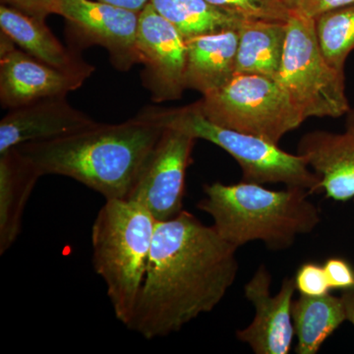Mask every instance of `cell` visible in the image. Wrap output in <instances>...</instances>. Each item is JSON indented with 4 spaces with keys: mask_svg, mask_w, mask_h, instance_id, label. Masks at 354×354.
I'll return each mask as SVG.
<instances>
[{
    "mask_svg": "<svg viewBox=\"0 0 354 354\" xmlns=\"http://www.w3.org/2000/svg\"><path fill=\"white\" fill-rule=\"evenodd\" d=\"M237 248L189 212L157 221L136 309L128 329L144 339L183 330L223 301L239 272Z\"/></svg>",
    "mask_w": 354,
    "mask_h": 354,
    "instance_id": "6da1fadb",
    "label": "cell"
},
{
    "mask_svg": "<svg viewBox=\"0 0 354 354\" xmlns=\"http://www.w3.org/2000/svg\"><path fill=\"white\" fill-rule=\"evenodd\" d=\"M164 130L142 113L118 124L95 122L66 136L28 142L16 148L41 177H70L106 200L127 199Z\"/></svg>",
    "mask_w": 354,
    "mask_h": 354,
    "instance_id": "7a4b0ae2",
    "label": "cell"
},
{
    "mask_svg": "<svg viewBox=\"0 0 354 354\" xmlns=\"http://www.w3.org/2000/svg\"><path fill=\"white\" fill-rule=\"evenodd\" d=\"M197 208L208 214L223 241L239 249L261 241L272 251H285L297 237L310 234L322 221L320 209L304 188L270 190L243 183L204 185Z\"/></svg>",
    "mask_w": 354,
    "mask_h": 354,
    "instance_id": "3957f363",
    "label": "cell"
},
{
    "mask_svg": "<svg viewBox=\"0 0 354 354\" xmlns=\"http://www.w3.org/2000/svg\"><path fill=\"white\" fill-rule=\"evenodd\" d=\"M157 221L129 199L106 200L92 227L93 264L101 277L114 315L129 326L152 249Z\"/></svg>",
    "mask_w": 354,
    "mask_h": 354,
    "instance_id": "277c9868",
    "label": "cell"
},
{
    "mask_svg": "<svg viewBox=\"0 0 354 354\" xmlns=\"http://www.w3.org/2000/svg\"><path fill=\"white\" fill-rule=\"evenodd\" d=\"M144 113L160 127L180 130L220 147L241 167L243 183H281L312 194L319 191L320 179L304 157L286 152L268 140L216 124L204 115L197 102L183 108L146 109Z\"/></svg>",
    "mask_w": 354,
    "mask_h": 354,
    "instance_id": "5b68a950",
    "label": "cell"
},
{
    "mask_svg": "<svg viewBox=\"0 0 354 354\" xmlns=\"http://www.w3.org/2000/svg\"><path fill=\"white\" fill-rule=\"evenodd\" d=\"M197 102L216 124L277 145L306 120L276 79L261 75L235 74Z\"/></svg>",
    "mask_w": 354,
    "mask_h": 354,
    "instance_id": "8992f818",
    "label": "cell"
},
{
    "mask_svg": "<svg viewBox=\"0 0 354 354\" xmlns=\"http://www.w3.org/2000/svg\"><path fill=\"white\" fill-rule=\"evenodd\" d=\"M276 80L306 120L341 118L351 109L346 74L324 57L315 20L295 11L288 21L285 53Z\"/></svg>",
    "mask_w": 354,
    "mask_h": 354,
    "instance_id": "52a82bcc",
    "label": "cell"
},
{
    "mask_svg": "<svg viewBox=\"0 0 354 354\" xmlns=\"http://www.w3.org/2000/svg\"><path fill=\"white\" fill-rule=\"evenodd\" d=\"M196 140L180 130L165 128L127 199L143 205L157 221L178 216L184 211L186 171Z\"/></svg>",
    "mask_w": 354,
    "mask_h": 354,
    "instance_id": "ba28073f",
    "label": "cell"
},
{
    "mask_svg": "<svg viewBox=\"0 0 354 354\" xmlns=\"http://www.w3.org/2000/svg\"><path fill=\"white\" fill-rule=\"evenodd\" d=\"M0 48V99L6 108H18L46 97H65L80 87L92 72L87 64L62 69L44 64L16 48L4 32Z\"/></svg>",
    "mask_w": 354,
    "mask_h": 354,
    "instance_id": "9c48e42d",
    "label": "cell"
},
{
    "mask_svg": "<svg viewBox=\"0 0 354 354\" xmlns=\"http://www.w3.org/2000/svg\"><path fill=\"white\" fill-rule=\"evenodd\" d=\"M271 285V272L261 264L244 286V295L255 315L246 328L236 330V337L255 354H288L295 337L291 314L297 291L295 277L283 279L276 295H272Z\"/></svg>",
    "mask_w": 354,
    "mask_h": 354,
    "instance_id": "30bf717a",
    "label": "cell"
},
{
    "mask_svg": "<svg viewBox=\"0 0 354 354\" xmlns=\"http://www.w3.org/2000/svg\"><path fill=\"white\" fill-rule=\"evenodd\" d=\"M136 48L139 62L147 68L153 99H180L186 90L185 39L150 2L139 13Z\"/></svg>",
    "mask_w": 354,
    "mask_h": 354,
    "instance_id": "8fae6325",
    "label": "cell"
},
{
    "mask_svg": "<svg viewBox=\"0 0 354 354\" xmlns=\"http://www.w3.org/2000/svg\"><path fill=\"white\" fill-rule=\"evenodd\" d=\"M55 13L106 48L118 68L127 70L139 62L136 39L140 12L93 0H55Z\"/></svg>",
    "mask_w": 354,
    "mask_h": 354,
    "instance_id": "7c38bea8",
    "label": "cell"
},
{
    "mask_svg": "<svg viewBox=\"0 0 354 354\" xmlns=\"http://www.w3.org/2000/svg\"><path fill=\"white\" fill-rule=\"evenodd\" d=\"M346 115L344 132H308L297 145L298 155L320 179L319 191L335 202L354 199V106Z\"/></svg>",
    "mask_w": 354,
    "mask_h": 354,
    "instance_id": "4fadbf2b",
    "label": "cell"
},
{
    "mask_svg": "<svg viewBox=\"0 0 354 354\" xmlns=\"http://www.w3.org/2000/svg\"><path fill=\"white\" fill-rule=\"evenodd\" d=\"M95 121L70 106L65 97H46L11 109L0 121V153L28 142L80 131Z\"/></svg>",
    "mask_w": 354,
    "mask_h": 354,
    "instance_id": "5bb4252c",
    "label": "cell"
},
{
    "mask_svg": "<svg viewBox=\"0 0 354 354\" xmlns=\"http://www.w3.org/2000/svg\"><path fill=\"white\" fill-rule=\"evenodd\" d=\"M239 31L228 30L186 39V88L204 95L235 75Z\"/></svg>",
    "mask_w": 354,
    "mask_h": 354,
    "instance_id": "9a60e30c",
    "label": "cell"
},
{
    "mask_svg": "<svg viewBox=\"0 0 354 354\" xmlns=\"http://www.w3.org/2000/svg\"><path fill=\"white\" fill-rule=\"evenodd\" d=\"M39 177L17 148L0 153V255L19 237L26 205Z\"/></svg>",
    "mask_w": 354,
    "mask_h": 354,
    "instance_id": "2e32d148",
    "label": "cell"
},
{
    "mask_svg": "<svg viewBox=\"0 0 354 354\" xmlns=\"http://www.w3.org/2000/svg\"><path fill=\"white\" fill-rule=\"evenodd\" d=\"M239 34L235 74L276 79L285 53L288 22L248 19Z\"/></svg>",
    "mask_w": 354,
    "mask_h": 354,
    "instance_id": "e0dca14e",
    "label": "cell"
},
{
    "mask_svg": "<svg viewBox=\"0 0 354 354\" xmlns=\"http://www.w3.org/2000/svg\"><path fill=\"white\" fill-rule=\"evenodd\" d=\"M291 314L297 354L318 353L324 342L346 321L341 297L330 292L322 297L300 295L293 300Z\"/></svg>",
    "mask_w": 354,
    "mask_h": 354,
    "instance_id": "ac0fdd59",
    "label": "cell"
},
{
    "mask_svg": "<svg viewBox=\"0 0 354 354\" xmlns=\"http://www.w3.org/2000/svg\"><path fill=\"white\" fill-rule=\"evenodd\" d=\"M0 28L14 44L44 64L62 69L83 66L75 62L44 21L6 6L0 7Z\"/></svg>",
    "mask_w": 354,
    "mask_h": 354,
    "instance_id": "d6986e66",
    "label": "cell"
},
{
    "mask_svg": "<svg viewBox=\"0 0 354 354\" xmlns=\"http://www.w3.org/2000/svg\"><path fill=\"white\" fill-rule=\"evenodd\" d=\"M150 3L185 41L203 35L239 30L248 20L208 0H150Z\"/></svg>",
    "mask_w": 354,
    "mask_h": 354,
    "instance_id": "ffe728a7",
    "label": "cell"
},
{
    "mask_svg": "<svg viewBox=\"0 0 354 354\" xmlns=\"http://www.w3.org/2000/svg\"><path fill=\"white\" fill-rule=\"evenodd\" d=\"M314 20L324 57L335 69L344 72L349 53L354 50V4L333 9Z\"/></svg>",
    "mask_w": 354,
    "mask_h": 354,
    "instance_id": "44dd1931",
    "label": "cell"
},
{
    "mask_svg": "<svg viewBox=\"0 0 354 354\" xmlns=\"http://www.w3.org/2000/svg\"><path fill=\"white\" fill-rule=\"evenodd\" d=\"M230 12L249 20L288 22L291 13L281 0H208Z\"/></svg>",
    "mask_w": 354,
    "mask_h": 354,
    "instance_id": "7402d4cb",
    "label": "cell"
},
{
    "mask_svg": "<svg viewBox=\"0 0 354 354\" xmlns=\"http://www.w3.org/2000/svg\"><path fill=\"white\" fill-rule=\"evenodd\" d=\"M295 281L299 295L307 297H322L332 290L324 266L319 263H304L298 268Z\"/></svg>",
    "mask_w": 354,
    "mask_h": 354,
    "instance_id": "603a6c76",
    "label": "cell"
},
{
    "mask_svg": "<svg viewBox=\"0 0 354 354\" xmlns=\"http://www.w3.org/2000/svg\"><path fill=\"white\" fill-rule=\"evenodd\" d=\"M324 269L332 290H346L354 286V269L348 261L332 257L324 263Z\"/></svg>",
    "mask_w": 354,
    "mask_h": 354,
    "instance_id": "cb8c5ba5",
    "label": "cell"
},
{
    "mask_svg": "<svg viewBox=\"0 0 354 354\" xmlns=\"http://www.w3.org/2000/svg\"><path fill=\"white\" fill-rule=\"evenodd\" d=\"M6 6L41 21L55 13V0H2Z\"/></svg>",
    "mask_w": 354,
    "mask_h": 354,
    "instance_id": "d4e9b609",
    "label": "cell"
},
{
    "mask_svg": "<svg viewBox=\"0 0 354 354\" xmlns=\"http://www.w3.org/2000/svg\"><path fill=\"white\" fill-rule=\"evenodd\" d=\"M351 4H354V0H304L295 12L315 19L321 14Z\"/></svg>",
    "mask_w": 354,
    "mask_h": 354,
    "instance_id": "484cf974",
    "label": "cell"
},
{
    "mask_svg": "<svg viewBox=\"0 0 354 354\" xmlns=\"http://www.w3.org/2000/svg\"><path fill=\"white\" fill-rule=\"evenodd\" d=\"M341 299L346 321L353 324L354 327V286L348 290L342 291Z\"/></svg>",
    "mask_w": 354,
    "mask_h": 354,
    "instance_id": "4316f807",
    "label": "cell"
},
{
    "mask_svg": "<svg viewBox=\"0 0 354 354\" xmlns=\"http://www.w3.org/2000/svg\"><path fill=\"white\" fill-rule=\"evenodd\" d=\"M99 1L122 7V8L128 9V10L135 11V12H141L145 8L147 4L150 2V0H99Z\"/></svg>",
    "mask_w": 354,
    "mask_h": 354,
    "instance_id": "83f0119b",
    "label": "cell"
},
{
    "mask_svg": "<svg viewBox=\"0 0 354 354\" xmlns=\"http://www.w3.org/2000/svg\"><path fill=\"white\" fill-rule=\"evenodd\" d=\"M290 11H297L304 0H281Z\"/></svg>",
    "mask_w": 354,
    "mask_h": 354,
    "instance_id": "f1b7e54d",
    "label": "cell"
},
{
    "mask_svg": "<svg viewBox=\"0 0 354 354\" xmlns=\"http://www.w3.org/2000/svg\"><path fill=\"white\" fill-rule=\"evenodd\" d=\"M354 200V199H353Z\"/></svg>",
    "mask_w": 354,
    "mask_h": 354,
    "instance_id": "f546056e",
    "label": "cell"
}]
</instances>
